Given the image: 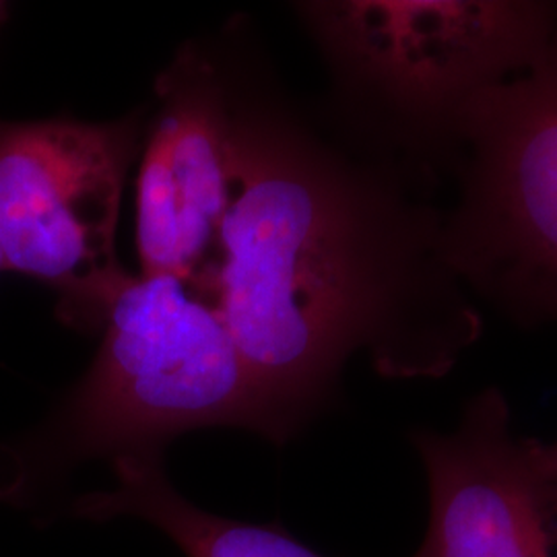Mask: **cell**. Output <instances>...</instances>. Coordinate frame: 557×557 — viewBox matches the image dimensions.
<instances>
[{
	"label": "cell",
	"instance_id": "obj_10",
	"mask_svg": "<svg viewBox=\"0 0 557 557\" xmlns=\"http://www.w3.org/2000/svg\"><path fill=\"white\" fill-rule=\"evenodd\" d=\"M9 13H11V7L7 2H0V27L9 20Z\"/></svg>",
	"mask_w": 557,
	"mask_h": 557
},
{
	"label": "cell",
	"instance_id": "obj_9",
	"mask_svg": "<svg viewBox=\"0 0 557 557\" xmlns=\"http://www.w3.org/2000/svg\"><path fill=\"white\" fill-rule=\"evenodd\" d=\"M537 458L547 475L557 479V440L541 442L537 440Z\"/></svg>",
	"mask_w": 557,
	"mask_h": 557
},
{
	"label": "cell",
	"instance_id": "obj_2",
	"mask_svg": "<svg viewBox=\"0 0 557 557\" xmlns=\"http://www.w3.org/2000/svg\"><path fill=\"white\" fill-rule=\"evenodd\" d=\"M294 11L329 71L322 120L425 195L453 180L469 108L557 32L547 0H319Z\"/></svg>",
	"mask_w": 557,
	"mask_h": 557
},
{
	"label": "cell",
	"instance_id": "obj_7",
	"mask_svg": "<svg viewBox=\"0 0 557 557\" xmlns=\"http://www.w3.org/2000/svg\"><path fill=\"white\" fill-rule=\"evenodd\" d=\"M139 160L140 275L193 283L227 211V101L211 41H186L158 75Z\"/></svg>",
	"mask_w": 557,
	"mask_h": 557
},
{
	"label": "cell",
	"instance_id": "obj_3",
	"mask_svg": "<svg viewBox=\"0 0 557 557\" xmlns=\"http://www.w3.org/2000/svg\"><path fill=\"white\" fill-rule=\"evenodd\" d=\"M202 428H242L271 442L218 310L174 275H131L87 372L41 423L0 442V502L40 515L59 506L83 462L163 457L172 440Z\"/></svg>",
	"mask_w": 557,
	"mask_h": 557
},
{
	"label": "cell",
	"instance_id": "obj_4",
	"mask_svg": "<svg viewBox=\"0 0 557 557\" xmlns=\"http://www.w3.org/2000/svg\"><path fill=\"white\" fill-rule=\"evenodd\" d=\"M453 180L442 246L458 281L522 329L557 324V32L469 108Z\"/></svg>",
	"mask_w": 557,
	"mask_h": 557
},
{
	"label": "cell",
	"instance_id": "obj_1",
	"mask_svg": "<svg viewBox=\"0 0 557 557\" xmlns=\"http://www.w3.org/2000/svg\"><path fill=\"white\" fill-rule=\"evenodd\" d=\"M209 41L227 101V211L188 285L227 326L283 446L337 407L359 351L382 379H444L483 314L444 257L430 195L301 108L246 21Z\"/></svg>",
	"mask_w": 557,
	"mask_h": 557
},
{
	"label": "cell",
	"instance_id": "obj_8",
	"mask_svg": "<svg viewBox=\"0 0 557 557\" xmlns=\"http://www.w3.org/2000/svg\"><path fill=\"white\" fill-rule=\"evenodd\" d=\"M116 483L64 504L77 520L110 522L137 518L156 527L186 557H326L304 545L281 524L218 517L184 498L168 478L163 457L120 458Z\"/></svg>",
	"mask_w": 557,
	"mask_h": 557
},
{
	"label": "cell",
	"instance_id": "obj_5",
	"mask_svg": "<svg viewBox=\"0 0 557 557\" xmlns=\"http://www.w3.org/2000/svg\"><path fill=\"white\" fill-rule=\"evenodd\" d=\"M149 106L110 122L0 120V255L4 271L57 292V317L101 333L131 273L116 252L128 172Z\"/></svg>",
	"mask_w": 557,
	"mask_h": 557
},
{
	"label": "cell",
	"instance_id": "obj_11",
	"mask_svg": "<svg viewBox=\"0 0 557 557\" xmlns=\"http://www.w3.org/2000/svg\"><path fill=\"white\" fill-rule=\"evenodd\" d=\"M0 271H4V264H2V255H0Z\"/></svg>",
	"mask_w": 557,
	"mask_h": 557
},
{
	"label": "cell",
	"instance_id": "obj_6",
	"mask_svg": "<svg viewBox=\"0 0 557 557\" xmlns=\"http://www.w3.org/2000/svg\"><path fill=\"white\" fill-rule=\"evenodd\" d=\"M425 471L430 515L411 557H557V479L520 438L498 386L462 407L450 432L409 434Z\"/></svg>",
	"mask_w": 557,
	"mask_h": 557
}]
</instances>
